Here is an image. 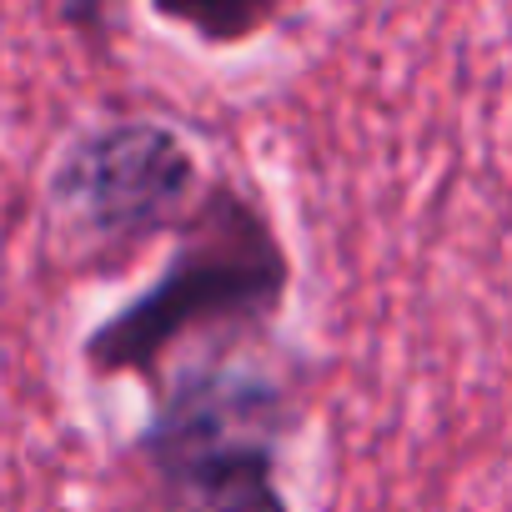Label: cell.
<instances>
[{
	"label": "cell",
	"mask_w": 512,
	"mask_h": 512,
	"mask_svg": "<svg viewBox=\"0 0 512 512\" xmlns=\"http://www.w3.org/2000/svg\"><path fill=\"white\" fill-rule=\"evenodd\" d=\"M292 267L272 231L236 186H211L181 221V241L161 277L86 332L81 357L96 377H156L176 342L206 332L262 327L282 312Z\"/></svg>",
	"instance_id": "obj_1"
},
{
	"label": "cell",
	"mask_w": 512,
	"mask_h": 512,
	"mask_svg": "<svg viewBox=\"0 0 512 512\" xmlns=\"http://www.w3.org/2000/svg\"><path fill=\"white\" fill-rule=\"evenodd\" d=\"M282 392L251 377H186L136 442L146 512H292L277 472Z\"/></svg>",
	"instance_id": "obj_2"
},
{
	"label": "cell",
	"mask_w": 512,
	"mask_h": 512,
	"mask_svg": "<svg viewBox=\"0 0 512 512\" xmlns=\"http://www.w3.org/2000/svg\"><path fill=\"white\" fill-rule=\"evenodd\" d=\"M196 156L161 121H111L81 131L56 171L51 206L86 246H141L146 236L186 221L196 206Z\"/></svg>",
	"instance_id": "obj_3"
},
{
	"label": "cell",
	"mask_w": 512,
	"mask_h": 512,
	"mask_svg": "<svg viewBox=\"0 0 512 512\" xmlns=\"http://www.w3.org/2000/svg\"><path fill=\"white\" fill-rule=\"evenodd\" d=\"M146 6L156 11V21L186 31L191 41L226 51V46H246L256 36H267L302 0H146Z\"/></svg>",
	"instance_id": "obj_4"
}]
</instances>
